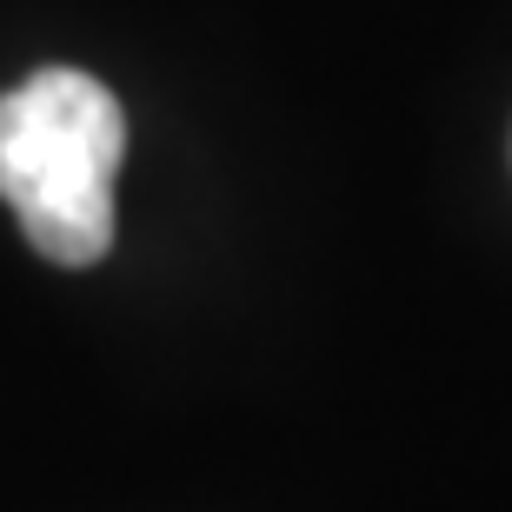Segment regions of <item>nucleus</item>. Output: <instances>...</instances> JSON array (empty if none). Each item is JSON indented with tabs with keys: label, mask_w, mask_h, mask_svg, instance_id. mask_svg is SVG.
I'll use <instances>...</instances> for the list:
<instances>
[{
	"label": "nucleus",
	"mask_w": 512,
	"mask_h": 512,
	"mask_svg": "<svg viewBox=\"0 0 512 512\" xmlns=\"http://www.w3.org/2000/svg\"><path fill=\"white\" fill-rule=\"evenodd\" d=\"M120 160L127 114L94 74L40 67L0 94V200L40 260L94 266L114 247Z\"/></svg>",
	"instance_id": "f257e3e1"
}]
</instances>
